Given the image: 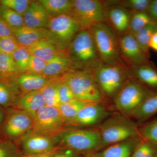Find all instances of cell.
<instances>
[{
  "label": "cell",
  "mask_w": 157,
  "mask_h": 157,
  "mask_svg": "<svg viewBox=\"0 0 157 157\" xmlns=\"http://www.w3.org/2000/svg\"><path fill=\"white\" fill-rule=\"evenodd\" d=\"M147 13L151 21L157 23V0L151 1Z\"/></svg>",
  "instance_id": "cell-43"
},
{
  "label": "cell",
  "mask_w": 157,
  "mask_h": 157,
  "mask_svg": "<svg viewBox=\"0 0 157 157\" xmlns=\"http://www.w3.org/2000/svg\"><path fill=\"white\" fill-rule=\"evenodd\" d=\"M142 139L134 137L106 147L103 150L92 155V157H131L134 150Z\"/></svg>",
  "instance_id": "cell-18"
},
{
  "label": "cell",
  "mask_w": 157,
  "mask_h": 157,
  "mask_svg": "<svg viewBox=\"0 0 157 157\" xmlns=\"http://www.w3.org/2000/svg\"><path fill=\"white\" fill-rule=\"evenodd\" d=\"M21 94L14 77H0V107H14Z\"/></svg>",
  "instance_id": "cell-20"
},
{
  "label": "cell",
  "mask_w": 157,
  "mask_h": 157,
  "mask_svg": "<svg viewBox=\"0 0 157 157\" xmlns=\"http://www.w3.org/2000/svg\"><path fill=\"white\" fill-rule=\"evenodd\" d=\"M149 46L150 48L157 52V31L152 36Z\"/></svg>",
  "instance_id": "cell-45"
},
{
  "label": "cell",
  "mask_w": 157,
  "mask_h": 157,
  "mask_svg": "<svg viewBox=\"0 0 157 157\" xmlns=\"http://www.w3.org/2000/svg\"><path fill=\"white\" fill-rule=\"evenodd\" d=\"M72 69V62L66 51L47 62L42 75L48 78H57Z\"/></svg>",
  "instance_id": "cell-21"
},
{
  "label": "cell",
  "mask_w": 157,
  "mask_h": 157,
  "mask_svg": "<svg viewBox=\"0 0 157 157\" xmlns=\"http://www.w3.org/2000/svg\"><path fill=\"white\" fill-rule=\"evenodd\" d=\"M20 73L12 55L0 52V77L12 78Z\"/></svg>",
  "instance_id": "cell-30"
},
{
  "label": "cell",
  "mask_w": 157,
  "mask_h": 157,
  "mask_svg": "<svg viewBox=\"0 0 157 157\" xmlns=\"http://www.w3.org/2000/svg\"><path fill=\"white\" fill-rule=\"evenodd\" d=\"M111 114L105 102H94L82 108L70 125L76 127H97Z\"/></svg>",
  "instance_id": "cell-13"
},
{
  "label": "cell",
  "mask_w": 157,
  "mask_h": 157,
  "mask_svg": "<svg viewBox=\"0 0 157 157\" xmlns=\"http://www.w3.org/2000/svg\"><path fill=\"white\" fill-rule=\"evenodd\" d=\"M67 51L73 69L92 71L101 63L90 30L79 31Z\"/></svg>",
  "instance_id": "cell-1"
},
{
  "label": "cell",
  "mask_w": 157,
  "mask_h": 157,
  "mask_svg": "<svg viewBox=\"0 0 157 157\" xmlns=\"http://www.w3.org/2000/svg\"><path fill=\"white\" fill-rule=\"evenodd\" d=\"M57 137L65 148L76 153L91 152L101 148V135L97 127L65 129Z\"/></svg>",
  "instance_id": "cell-8"
},
{
  "label": "cell",
  "mask_w": 157,
  "mask_h": 157,
  "mask_svg": "<svg viewBox=\"0 0 157 157\" xmlns=\"http://www.w3.org/2000/svg\"><path fill=\"white\" fill-rule=\"evenodd\" d=\"M57 137H52L30 132L19 138V144L25 155L44 154L57 149Z\"/></svg>",
  "instance_id": "cell-14"
},
{
  "label": "cell",
  "mask_w": 157,
  "mask_h": 157,
  "mask_svg": "<svg viewBox=\"0 0 157 157\" xmlns=\"http://www.w3.org/2000/svg\"><path fill=\"white\" fill-rule=\"evenodd\" d=\"M131 15L128 10L119 6L107 7L105 10L106 22L109 23L116 33L122 35L128 32Z\"/></svg>",
  "instance_id": "cell-17"
},
{
  "label": "cell",
  "mask_w": 157,
  "mask_h": 157,
  "mask_svg": "<svg viewBox=\"0 0 157 157\" xmlns=\"http://www.w3.org/2000/svg\"><path fill=\"white\" fill-rule=\"evenodd\" d=\"M92 72L105 99L113 100L118 92L130 78L128 68L124 64L101 63Z\"/></svg>",
  "instance_id": "cell-4"
},
{
  "label": "cell",
  "mask_w": 157,
  "mask_h": 157,
  "mask_svg": "<svg viewBox=\"0 0 157 157\" xmlns=\"http://www.w3.org/2000/svg\"><path fill=\"white\" fill-rule=\"evenodd\" d=\"M120 4L116 6L122 7L127 10H132L134 12H147V13L151 0H128L120 2Z\"/></svg>",
  "instance_id": "cell-36"
},
{
  "label": "cell",
  "mask_w": 157,
  "mask_h": 157,
  "mask_svg": "<svg viewBox=\"0 0 157 157\" xmlns=\"http://www.w3.org/2000/svg\"><path fill=\"white\" fill-rule=\"evenodd\" d=\"M157 113V91H155L142 103L130 118L143 123Z\"/></svg>",
  "instance_id": "cell-25"
},
{
  "label": "cell",
  "mask_w": 157,
  "mask_h": 157,
  "mask_svg": "<svg viewBox=\"0 0 157 157\" xmlns=\"http://www.w3.org/2000/svg\"><path fill=\"white\" fill-rule=\"evenodd\" d=\"M52 157H79L77 153L71 150L65 148L63 150L58 151V149L54 154Z\"/></svg>",
  "instance_id": "cell-44"
},
{
  "label": "cell",
  "mask_w": 157,
  "mask_h": 157,
  "mask_svg": "<svg viewBox=\"0 0 157 157\" xmlns=\"http://www.w3.org/2000/svg\"><path fill=\"white\" fill-rule=\"evenodd\" d=\"M31 55L27 48L23 46H21L12 54V57L21 73L26 72Z\"/></svg>",
  "instance_id": "cell-35"
},
{
  "label": "cell",
  "mask_w": 157,
  "mask_h": 157,
  "mask_svg": "<svg viewBox=\"0 0 157 157\" xmlns=\"http://www.w3.org/2000/svg\"><path fill=\"white\" fill-rule=\"evenodd\" d=\"M48 30L46 28L35 29L23 26L14 30V36L20 45L28 48L40 40L47 39Z\"/></svg>",
  "instance_id": "cell-23"
},
{
  "label": "cell",
  "mask_w": 157,
  "mask_h": 157,
  "mask_svg": "<svg viewBox=\"0 0 157 157\" xmlns=\"http://www.w3.org/2000/svg\"><path fill=\"white\" fill-rule=\"evenodd\" d=\"M45 106L40 91L21 94L14 107L27 112L33 118L37 112Z\"/></svg>",
  "instance_id": "cell-22"
},
{
  "label": "cell",
  "mask_w": 157,
  "mask_h": 157,
  "mask_svg": "<svg viewBox=\"0 0 157 157\" xmlns=\"http://www.w3.org/2000/svg\"><path fill=\"white\" fill-rule=\"evenodd\" d=\"M155 157H157V155L156 156H155Z\"/></svg>",
  "instance_id": "cell-48"
},
{
  "label": "cell",
  "mask_w": 157,
  "mask_h": 157,
  "mask_svg": "<svg viewBox=\"0 0 157 157\" xmlns=\"http://www.w3.org/2000/svg\"><path fill=\"white\" fill-rule=\"evenodd\" d=\"M157 155V147L143 140L137 144L131 157H155Z\"/></svg>",
  "instance_id": "cell-34"
},
{
  "label": "cell",
  "mask_w": 157,
  "mask_h": 157,
  "mask_svg": "<svg viewBox=\"0 0 157 157\" xmlns=\"http://www.w3.org/2000/svg\"><path fill=\"white\" fill-rule=\"evenodd\" d=\"M157 31V23L152 22L133 35L140 48L150 58L149 42L152 36Z\"/></svg>",
  "instance_id": "cell-29"
},
{
  "label": "cell",
  "mask_w": 157,
  "mask_h": 157,
  "mask_svg": "<svg viewBox=\"0 0 157 157\" xmlns=\"http://www.w3.org/2000/svg\"><path fill=\"white\" fill-rule=\"evenodd\" d=\"M91 103L74 99L67 103L60 104L58 108L66 124L70 125L80 110Z\"/></svg>",
  "instance_id": "cell-26"
},
{
  "label": "cell",
  "mask_w": 157,
  "mask_h": 157,
  "mask_svg": "<svg viewBox=\"0 0 157 157\" xmlns=\"http://www.w3.org/2000/svg\"><path fill=\"white\" fill-rule=\"evenodd\" d=\"M31 2L29 0H2L0 1V4L23 15Z\"/></svg>",
  "instance_id": "cell-39"
},
{
  "label": "cell",
  "mask_w": 157,
  "mask_h": 157,
  "mask_svg": "<svg viewBox=\"0 0 157 157\" xmlns=\"http://www.w3.org/2000/svg\"><path fill=\"white\" fill-rule=\"evenodd\" d=\"M130 78L152 90L157 91V68L151 61L128 68Z\"/></svg>",
  "instance_id": "cell-15"
},
{
  "label": "cell",
  "mask_w": 157,
  "mask_h": 157,
  "mask_svg": "<svg viewBox=\"0 0 157 157\" xmlns=\"http://www.w3.org/2000/svg\"><path fill=\"white\" fill-rule=\"evenodd\" d=\"M120 53L122 61L128 67L144 64L150 61L140 48L134 36L128 33L119 38Z\"/></svg>",
  "instance_id": "cell-12"
},
{
  "label": "cell",
  "mask_w": 157,
  "mask_h": 157,
  "mask_svg": "<svg viewBox=\"0 0 157 157\" xmlns=\"http://www.w3.org/2000/svg\"><path fill=\"white\" fill-rule=\"evenodd\" d=\"M58 149H56L55 150L51 152L48 153L40 155H24L23 156L20 157H52L54 154L55 153Z\"/></svg>",
  "instance_id": "cell-46"
},
{
  "label": "cell",
  "mask_w": 157,
  "mask_h": 157,
  "mask_svg": "<svg viewBox=\"0 0 157 157\" xmlns=\"http://www.w3.org/2000/svg\"><path fill=\"white\" fill-rule=\"evenodd\" d=\"M151 22V20L147 12H134L131 14L128 33L135 35Z\"/></svg>",
  "instance_id": "cell-32"
},
{
  "label": "cell",
  "mask_w": 157,
  "mask_h": 157,
  "mask_svg": "<svg viewBox=\"0 0 157 157\" xmlns=\"http://www.w3.org/2000/svg\"><path fill=\"white\" fill-rule=\"evenodd\" d=\"M0 17L14 30L25 25L23 15L1 4Z\"/></svg>",
  "instance_id": "cell-31"
},
{
  "label": "cell",
  "mask_w": 157,
  "mask_h": 157,
  "mask_svg": "<svg viewBox=\"0 0 157 157\" xmlns=\"http://www.w3.org/2000/svg\"><path fill=\"white\" fill-rule=\"evenodd\" d=\"M90 30L101 63L125 65L121 59L119 37L115 31L106 22L98 24Z\"/></svg>",
  "instance_id": "cell-6"
},
{
  "label": "cell",
  "mask_w": 157,
  "mask_h": 157,
  "mask_svg": "<svg viewBox=\"0 0 157 157\" xmlns=\"http://www.w3.org/2000/svg\"><path fill=\"white\" fill-rule=\"evenodd\" d=\"M58 89L59 98L61 104L67 103L71 100L76 99L70 87L65 82L62 80L61 77Z\"/></svg>",
  "instance_id": "cell-41"
},
{
  "label": "cell",
  "mask_w": 157,
  "mask_h": 157,
  "mask_svg": "<svg viewBox=\"0 0 157 157\" xmlns=\"http://www.w3.org/2000/svg\"><path fill=\"white\" fill-rule=\"evenodd\" d=\"M24 25L35 29L47 28L50 16L38 1H31L23 15Z\"/></svg>",
  "instance_id": "cell-16"
},
{
  "label": "cell",
  "mask_w": 157,
  "mask_h": 157,
  "mask_svg": "<svg viewBox=\"0 0 157 157\" xmlns=\"http://www.w3.org/2000/svg\"><path fill=\"white\" fill-rule=\"evenodd\" d=\"M104 2L98 0H73L70 14L78 22L81 30H90L106 22Z\"/></svg>",
  "instance_id": "cell-9"
},
{
  "label": "cell",
  "mask_w": 157,
  "mask_h": 157,
  "mask_svg": "<svg viewBox=\"0 0 157 157\" xmlns=\"http://www.w3.org/2000/svg\"><path fill=\"white\" fill-rule=\"evenodd\" d=\"M4 109L2 107H0V128L2 127L7 116V113Z\"/></svg>",
  "instance_id": "cell-47"
},
{
  "label": "cell",
  "mask_w": 157,
  "mask_h": 157,
  "mask_svg": "<svg viewBox=\"0 0 157 157\" xmlns=\"http://www.w3.org/2000/svg\"><path fill=\"white\" fill-rule=\"evenodd\" d=\"M14 30L0 17V38L14 36Z\"/></svg>",
  "instance_id": "cell-42"
},
{
  "label": "cell",
  "mask_w": 157,
  "mask_h": 157,
  "mask_svg": "<svg viewBox=\"0 0 157 157\" xmlns=\"http://www.w3.org/2000/svg\"><path fill=\"white\" fill-rule=\"evenodd\" d=\"M38 2L50 17L70 14L73 5V0H40Z\"/></svg>",
  "instance_id": "cell-27"
},
{
  "label": "cell",
  "mask_w": 157,
  "mask_h": 157,
  "mask_svg": "<svg viewBox=\"0 0 157 157\" xmlns=\"http://www.w3.org/2000/svg\"><path fill=\"white\" fill-rule=\"evenodd\" d=\"M27 48L32 55L46 63L64 52L57 50L54 45L46 39L38 41Z\"/></svg>",
  "instance_id": "cell-24"
},
{
  "label": "cell",
  "mask_w": 157,
  "mask_h": 157,
  "mask_svg": "<svg viewBox=\"0 0 157 157\" xmlns=\"http://www.w3.org/2000/svg\"><path fill=\"white\" fill-rule=\"evenodd\" d=\"M33 124V119L30 114L15 108L7 113L2 132L9 139H19L32 131Z\"/></svg>",
  "instance_id": "cell-11"
},
{
  "label": "cell",
  "mask_w": 157,
  "mask_h": 157,
  "mask_svg": "<svg viewBox=\"0 0 157 157\" xmlns=\"http://www.w3.org/2000/svg\"><path fill=\"white\" fill-rule=\"evenodd\" d=\"M132 78H129L113 99L119 113L130 118L145 100L155 92Z\"/></svg>",
  "instance_id": "cell-5"
},
{
  "label": "cell",
  "mask_w": 157,
  "mask_h": 157,
  "mask_svg": "<svg viewBox=\"0 0 157 157\" xmlns=\"http://www.w3.org/2000/svg\"><path fill=\"white\" fill-rule=\"evenodd\" d=\"M53 78L42 75L27 73H21L14 77L21 94L40 90Z\"/></svg>",
  "instance_id": "cell-19"
},
{
  "label": "cell",
  "mask_w": 157,
  "mask_h": 157,
  "mask_svg": "<svg viewBox=\"0 0 157 157\" xmlns=\"http://www.w3.org/2000/svg\"><path fill=\"white\" fill-rule=\"evenodd\" d=\"M60 77L70 87L76 99L89 102H105L92 71L72 69Z\"/></svg>",
  "instance_id": "cell-3"
},
{
  "label": "cell",
  "mask_w": 157,
  "mask_h": 157,
  "mask_svg": "<svg viewBox=\"0 0 157 157\" xmlns=\"http://www.w3.org/2000/svg\"><path fill=\"white\" fill-rule=\"evenodd\" d=\"M21 46L14 36L0 38V52L12 55Z\"/></svg>",
  "instance_id": "cell-38"
},
{
  "label": "cell",
  "mask_w": 157,
  "mask_h": 157,
  "mask_svg": "<svg viewBox=\"0 0 157 157\" xmlns=\"http://www.w3.org/2000/svg\"><path fill=\"white\" fill-rule=\"evenodd\" d=\"M60 77L53 78L40 90L45 106L58 108L61 104L58 94V84Z\"/></svg>",
  "instance_id": "cell-28"
},
{
  "label": "cell",
  "mask_w": 157,
  "mask_h": 157,
  "mask_svg": "<svg viewBox=\"0 0 157 157\" xmlns=\"http://www.w3.org/2000/svg\"><path fill=\"white\" fill-rule=\"evenodd\" d=\"M97 127L101 135V148L140 137L138 125L129 118L119 113L111 114Z\"/></svg>",
  "instance_id": "cell-2"
},
{
  "label": "cell",
  "mask_w": 157,
  "mask_h": 157,
  "mask_svg": "<svg viewBox=\"0 0 157 157\" xmlns=\"http://www.w3.org/2000/svg\"><path fill=\"white\" fill-rule=\"evenodd\" d=\"M46 63L41 59L31 55L27 70L25 73L42 75Z\"/></svg>",
  "instance_id": "cell-40"
},
{
  "label": "cell",
  "mask_w": 157,
  "mask_h": 157,
  "mask_svg": "<svg viewBox=\"0 0 157 157\" xmlns=\"http://www.w3.org/2000/svg\"><path fill=\"white\" fill-rule=\"evenodd\" d=\"M31 132L39 135L56 137L65 129L66 124L56 107L45 106L36 113Z\"/></svg>",
  "instance_id": "cell-10"
},
{
  "label": "cell",
  "mask_w": 157,
  "mask_h": 157,
  "mask_svg": "<svg viewBox=\"0 0 157 157\" xmlns=\"http://www.w3.org/2000/svg\"><path fill=\"white\" fill-rule=\"evenodd\" d=\"M17 144L11 140L0 138V157H20Z\"/></svg>",
  "instance_id": "cell-37"
},
{
  "label": "cell",
  "mask_w": 157,
  "mask_h": 157,
  "mask_svg": "<svg viewBox=\"0 0 157 157\" xmlns=\"http://www.w3.org/2000/svg\"><path fill=\"white\" fill-rule=\"evenodd\" d=\"M139 135L143 140H147L157 147V118L138 126Z\"/></svg>",
  "instance_id": "cell-33"
},
{
  "label": "cell",
  "mask_w": 157,
  "mask_h": 157,
  "mask_svg": "<svg viewBox=\"0 0 157 157\" xmlns=\"http://www.w3.org/2000/svg\"><path fill=\"white\" fill-rule=\"evenodd\" d=\"M46 40L59 51H67L74 37L81 29L70 14L51 17L47 28Z\"/></svg>",
  "instance_id": "cell-7"
}]
</instances>
